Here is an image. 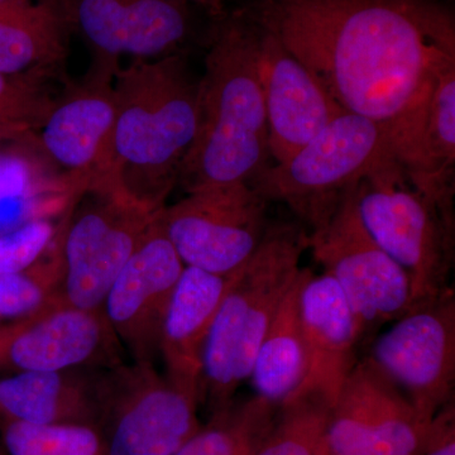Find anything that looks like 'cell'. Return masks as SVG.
I'll use <instances>...</instances> for the list:
<instances>
[{"label": "cell", "mask_w": 455, "mask_h": 455, "mask_svg": "<svg viewBox=\"0 0 455 455\" xmlns=\"http://www.w3.org/2000/svg\"><path fill=\"white\" fill-rule=\"evenodd\" d=\"M53 100L42 89L41 77L0 75V122L27 125L36 132L49 114Z\"/></svg>", "instance_id": "30"}, {"label": "cell", "mask_w": 455, "mask_h": 455, "mask_svg": "<svg viewBox=\"0 0 455 455\" xmlns=\"http://www.w3.org/2000/svg\"><path fill=\"white\" fill-rule=\"evenodd\" d=\"M266 204L247 184L202 188L164 206L157 220L184 266L230 277L266 235Z\"/></svg>", "instance_id": "10"}, {"label": "cell", "mask_w": 455, "mask_h": 455, "mask_svg": "<svg viewBox=\"0 0 455 455\" xmlns=\"http://www.w3.org/2000/svg\"><path fill=\"white\" fill-rule=\"evenodd\" d=\"M109 187L148 211L167 205L199 123V79L182 53L119 68Z\"/></svg>", "instance_id": "2"}, {"label": "cell", "mask_w": 455, "mask_h": 455, "mask_svg": "<svg viewBox=\"0 0 455 455\" xmlns=\"http://www.w3.org/2000/svg\"><path fill=\"white\" fill-rule=\"evenodd\" d=\"M358 185L344 194L324 223L311 229L307 250L346 296L361 347L381 326L409 313L416 302L410 277L374 241L359 217Z\"/></svg>", "instance_id": "8"}, {"label": "cell", "mask_w": 455, "mask_h": 455, "mask_svg": "<svg viewBox=\"0 0 455 455\" xmlns=\"http://www.w3.org/2000/svg\"><path fill=\"white\" fill-rule=\"evenodd\" d=\"M431 423L370 358L357 362L331 407V455H420Z\"/></svg>", "instance_id": "13"}, {"label": "cell", "mask_w": 455, "mask_h": 455, "mask_svg": "<svg viewBox=\"0 0 455 455\" xmlns=\"http://www.w3.org/2000/svg\"><path fill=\"white\" fill-rule=\"evenodd\" d=\"M59 223L36 218L13 229L0 232V274L25 271L52 247Z\"/></svg>", "instance_id": "29"}, {"label": "cell", "mask_w": 455, "mask_h": 455, "mask_svg": "<svg viewBox=\"0 0 455 455\" xmlns=\"http://www.w3.org/2000/svg\"><path fill=\"white\" fill-rule=\"evenodd\" d=\"M180 2H185L190 5H199V7L206 9L212 16L220 18L224 16L227 0H180Z\"/></svg>", "instance_id": "33"}, {"label": "cell", "mask_w": 455, "mask_h": 455, "mask_svg": "<svg viewBox=\"0 0 455 455\" xmlns=\"http://www.w3.org/2000/svg\"><path fill=\"white\" fill-rule=\"evenodd\" d=\"M420 455H455L454 403L434 416Z\"/></svg>", "instance_id": "31"}, {"label": "cell", "mask_w": 455, "mask_h": 455, "mask_svg": "<svg viewBox=\"0 0 455 455\" xmlns=\"http://www.w3.org/2000/svg\"><path fill=\"white\" fill-rule=\"evenodd\" d=\"M307 250L304 228L268 224L252 259L230 280L203 353V401L212 412L229 405L250 379L260 341L300 274Z\"/></svg>", "instance_id": "4"}, {"label": "cell", "mask_w": 455, "mask_h": 455, "mask_svg": "<svg viewBox=\"0 0 455 455\" xmlns=\"http://www.w3.org/2000/svg\"><path fill=\"white\" fill-rule=\"evenodd\" d=\"M121 61L92 57L82 82L53 100L35 136L42 155L77 190L109 187L110 142L116 122V71Z\"/></svg>", "instance_id": "12"}, {"label": "cell", "mask_w": 455, "mask_h": 455, "mask_svg": "<svg viewBox=\"0 0 455 455\" xmlns=\"http://www.w3.org/2000/svg\"><path fill=\"white\" fill-rule=\"evenodd\" d=\"M101 372H17L0 379V415L32 424H86L97 427Z\"/></svg>", "instance_id": "20"}, {"label": "cell", "mask_w": 455, "mask_h": 455, "mask_svg": "<svg viewBox=\"0 0 455 455\" xmlns=\"http://www.w3.org/2000/svg\"><path fill=\"white\" fill-rule=\"evenodd\" d=\"M280 406L257 396L235 400L212 412L175 455H254L276 420Z\"/></svg>", "instance_id": "23"}, {"label": "cell", "mask_w": 455, "mask_h": 455, "mask_svg": "<svg viewBox=\"0 0 455 455\" xmlns=\"http://www.w3.org/2000/svg\"><path fill=\"white\" fill-rule=\"evenodd\" d=\"M59 0L0 4V75L38 76L64 62L70 31Z\"/></svg>", "instance_id": "21"}, {"label": "cell", "mask_w": 455, "mask_h": 455, "mask_svg": "<svg viewBox=\"0 0 455 455\" xmlns=\"http://www.w3.org/2000/svg\"><path fill=\"white\" fill-rule=\"evenodd\" d=\"M425 156L434 181L451 191V167L455 160V64L440 73L433 94L424 134Z\"/></svg>", "instance_id": "27"}, {"label": "cell", "mask_w": 455, "mask_h": 455, "mask_svg": "<svg viewBox=\"0 0 455 455\" xmlns=\"http://www.w3.org/2000/svg\"><path fill=\"white\" fill-rule=\"evenodd\" d=\"M52 252L25 271L0 274V317L23 319L60 298L61 262L56 239Z\"/></svg>", "instance_id": "28"}, {"label": "cell", "mask_w": 455, "mask_h": 455, "mask_svg": "<svg viewBox=\"0 0 455 455\" xmlns=\"http://www.w3.org/2000/svg\"><path fill=\"white\" fill-rule=\"evenodd\" d=\"M259 65L269 152L276 164L283 163L346 110L315 75L260 25Z\"/></svg>", "instance_id": "17"}, {"label": "cell", "mask_w": 455, "mask_h": 455, "mask_svg": "<svg viewBox=\"0 0 455 455\" xmlns=\"http://www.w3.org/2000/svg\"><path fill=\"white\" fill-rule=\"evenodd\" d=\"M396 170L405 167L387 132L364 116L343 112L300 151L269 166L250 187L266 202L286 204L314 229L333 214L350 188Z\"/></svg>", "instance_id": "5"}, {"label": "cell", "mask_w": 455, "mask_h": 455, "mask_svg": "<svg viewBox=\"0 0 455 455\" xmlns=\"http://www.w3.org/2000/svg\"><path fill=\"white\" fill-rule=\"evenodd\" d=\"M313 274L301 268L300 274L284 295L268 331L260 341L254 359L253 390L257 396L281 406L296 394L307 370V348L302 334L300 293Z\"/></svg>", "instance_id": "22"}, {"label": "cell", "mask_w": 455, "mask_h": 455, "mask_svg": "<svg viewBox=\"0 0 455 455\" xmlns=\"http://www.w3.org/2000/svg\"><path fill=\"white\" fill-rule=\"evenodd\" d=\"M202 392L151 364L106 368L97 429L103 455H175L202 425Z\"/></svg>", "instance_id": "9"}, {"label": "cell", "mask_w": 455, "mask_h": 455, "mask_svg": "<svg viewBox=\"0 0 455 455\" xmlns=\"http://www.w3.org/2000/svg\"><path fill=\"white\" fill-rule=\"evenodd\" d=\"M233 276L185 266L164 316L160 344L164 374L202 395L204 347Z\"/></svg>", "instance_id": "19"}, {"label": "cell", "mask_w": 455, "mask_h": 455, "mask_svg": "<svg viewBox=\"0 0 455 455\" xmlns=\"http://www.w3.org/2000/svg\"><path fill=\"white\" fill-rule=\"evenodd\" d=\"M405 178L396 170L362 180L355 205L374 241L410 277L418 305L451 287L454 214L407 187Z\"/></svg>", "instance_id": "7"}, {"label": "cell", "mask_w": 455, "mask_h": 455, "mask_svg": "<svg viewBox=\"0 0 455 455\" xmlns=\"http://www.w3.org/2000/svg\"><path fill=\"white\" fill-rule=\"evenodd\" d=\"M300 316L307 370L292 397L314 392L331 407L357 364L359 349L352 310L333 277L310 275L300 293Z\"/></svg>", "instance_id": "18"}, {"label": "cell", "mask_w": 455, "mask_h": 455, "mask_svg": "<svg viewBox=\"0 0 455 455\" xmlns=\"http://www.w3.org/2000/svg\"><path fill=\"white\" fill-rule=\"evenodd\" d=\"M184 267L156 215L101 307L133 363L155 366L160 357L164 316Z\"/></svg>", "instance_id": "15"}, {"label": "cell", "mask_w": 455, "mask_h": 455, "mask_svg": "<svg viewBox=\"0 0 455 455\" xmlns=\"http://www.w3.org/2000/svg\"><path fill=\"white\" fill-rule=\"evenodd\" d=\"M31 134L0 148V230L3 223L4 230H9L36 220L31 212H35V200L49 188L42 163L47 158L42 160L36 152V140L33 149L25 145Z\"/></svg>", "instance_id": "24"}, {"label": "cell", "mask_w": 455, "mask_h": 455, "mask_svg": "<svg viewBox=\"0 0 455 455\" xmlns=\"http://www.w3.org/2000/svg\"><path fill=\"white\" fill-rule=\"evenodd\" d=\"M316 455H331L328 453V451H326V448L324 445V439H323L322 445H320L319 451H317Z\"/></svg>", "instance_id": "34"}, {"label": "cell", "mask_w": 455, "mask_h": 455, "mask_svg": "<svg viewBox=\"0 0 455 455\" xmlns=\"http://www.w3.org/2000/svg\"><path fill=\"white\" fill-rule=\"evenodd\" d=\"M427 423L453 403L455 293L420 302L373 341L367 355Z\"/></svg>", "instance_id": "11"}, {"label": "cell", "mask_w": 455, "mask_h": 455, "mask_svg": "<svg viewBox=\"0 0 455 455\" xmlns=\"http://www.w3.org/2000/svg\"><path fill=\"white\" fill-rule=\"evenodd\" d=\"M9 2V0H0V4H3V3Z\"/></svg>", "instance_id": "35"}, {"label": "cell", "mask_w": 455, "mask_h": 455, "mask_svg": "<svg viewBox=\"0 0 455 455\" xmlns=\"http://www.w3.org/2000/svg\"><path fill=\"white\" fill-rule=\"evenodd\" d=\"M331 405L314 392L298 395L278 409L276 420L254 455H316Z\"/></svg>", "instance_id": "25"}, {"label": "cell", "mask_w": 455, "mask_h": 455, "mask_svg": "<svg viewBox=\"0 0 455 455\" xmlns=\"http://www.w3.org/2000/svg\"><path fill=\"white\" fill-rule=\"evenodd\" d=\"M121 364V344L101 310L53 299L37 313L0 325V372L104 370Z\"/></svg>", "instance_id": "14"}, {"label": "cell", "mask_w": 455, "mask_h": 455, "mask_svg": "<svg viewBox=\"0 0 455 455\" xmlns=\"http://www.w3.org/2000/svg\"><path fill=\"white\" fill-rule=\"evenodd\" d=\"M157 212L116 188H89L71 197L59 221V296L65 304L101 310L108 291Z\"/></svg>", "instance_id": "6"}, {"label": "cell", "mask_w": 455, "mask_h": 455, "mask_svg": "<svg viewBox=\"0 0 455 455\" xmlns=\"http://www.w3.org/2000/svg\"><path fill=\"white\" fill-rule=\"evenodd\" d=\"M32 130L27 125L16 124V123L0 122V146L5 142L23 139L32 133Z\"/></svg>", "instance_id": "32"}, {"label": "cell", "mask_w": 455, "mask_h": 455, "mask_svg": "<svg viewBox=\"0 0 455 455\" xmlns=\"http://www.w3.org/2000/svg\"><path fill=\"white\" fill-rule=\"evenodd\" d=\"M70 28L94 56L155 60L180 53L193 31L190 4L180 0H59Z\"/></svg>", "instance_id": "16"}, {"label": "cell", "mask_w": 455, "mask_h": 455, "mask_svg": "<svg viewBox=\"0 0 455 455\" xmlns=\"http://www.w3.org/2000/svg\"><path fill=\"white\" fill-rule=\"evenodd\" d=\"M0 455H4V454H0Z\"/></svg>", "instance_id": "36"}, {"label": "cell", "mask_w": 455, "mask_h": 455, "mask_svg": "<svg viewBox=\"0 0 455 455\" xmlns=\"http://www.w3.org/2000/svg\"><path fill=\"white\" fill-rule=\"evenodd\" d=\"M259 53V25L252 16L220 17L199 79L196 140L180 171L187 193L251 185L271 166Z\"/></svg>", "instance_id": "3"}, {"label": "cell", "mask_w": 455, "mask_h": 455, "mask_svg": "<svg viewBox=\"0 0 455 455\" xmlns=\"http://www.w3.org/2000/svg\"><path fill=\"white\" fill-rule=\"evenodd\" d=\"M5 455H103L97 427L86 424H32L4 419Z\"/></svg>", "instance_id": "26"}, {"label": "cell", "mask_w": 455, "mask_h": 455, "mask_svg": "<svg viewBox=\"0 0 455 455\" xmlns=\"http://www.w3.org/2000/svg\"><path fill=\"white\" fill-rule=\"evenodd\" d=\"M346 112L387 132L410 184L436 203L424 148L430 99L455 64L451 13L435 0H263L252 16Z\"/></svg>", "instance_id": "1"}]
</instances>
